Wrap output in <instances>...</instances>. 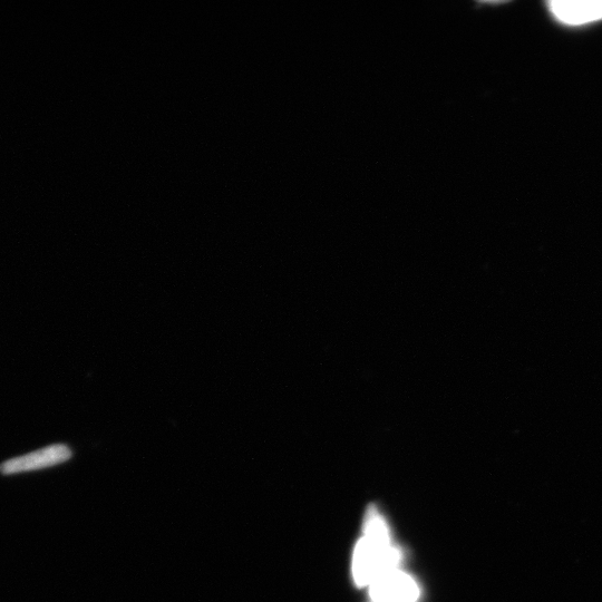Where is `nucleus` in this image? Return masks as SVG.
I'll return each instance as SVG.
<instances>
[{"label":"nucleus","mask_w":602,"mask_h":602,"mask_svg":"<svg viewBox=\"0 0 602 602\" xmlns=\"http://www.w3.org/2000/svg\"><path fill=\"white\" fill-rule=\"evenodd\" d=\"M72 452L66 445L57 444L32 453L18 456V458L6 461L0 466L4 474H17L29 471L51 468L70 460Z\"/></svg>","instance_id":"obj_3"},{"label":"nucleus","mask_w":602,"mask_h":602,"mask_svg":"<svg viewBox=\"0 0 602 602\" xmlns=\"http://www.w3.org/2000/svg\"><path fill=\"white\" fill-rule=\"evenodd\" d=\"M370 596L372 602H416L420 588L411 576L397 569L373 582Z\"/></svg>","instance_id":"obj_2"},{"label":"nucleus","mask_w":602,"mask_h":602,"mask_svg":"<svg viewBox=\"0 0 602 602\" xmlns=\"http://www.w3.org/2000/svg\"><path fill=\"white\" fill-rule=\"evenodd\" d=\"M401 557V551L392 545L363 537L354 551L355 584L358 587L371 586L377 579L397 570Z\"/></svg>","instance_id":"obj_1"},{"label":"nucleus","mask_w":602,"mask_h":602,"mask_svg":"<svg viewBox=\"0 0 602 602\" xmlns=\"http://www.w3.org/2000/svg\"><path fill=\"white\" fill-rule=\"evenodd\" d=\"M550 12L559 22L578 26L602 19V0H555Z\"/></svg>","instance_id":"obj_4"}]
</instances>
